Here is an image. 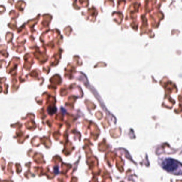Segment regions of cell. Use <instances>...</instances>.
<instances>
[{"instance_id":"6da1fadb","label":"cell","mask_w":182,"mask_h":182,"mask_svg":"<svg viewBox=\"0 0 182 182\" xmlns=\"http://www.w3.org/2000/svg\"><path fill=\"white\" fill-rule=\"evenodd\" d=\"M161 165L165 170L169 173H172L175 175L181 174V164L177 161L173 159H165L162 162Z\"/></svg>"},{"instance_id":"7a4b0ae2","label":"cell","mask_w":182,"mask_h":182,"mask_svg":"<svg viewBox=\"0 0 182 182\" xmlns=\"http://www.w3.org/2000/svg\"><path fill=\"white\" fill-rule=\"evenodd\" d=\"M57 111V108H53V107H49L48 108V111L49 114H53L56 112V111Z\"/></svg>"}]
</instances>
